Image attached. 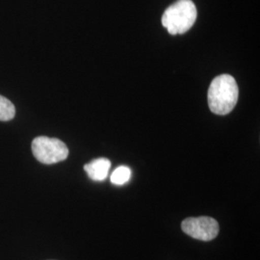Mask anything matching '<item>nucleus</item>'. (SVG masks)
I'll list each match as a JSON object with an SVG mask.
<instances>
[{"instance_id": "obj_1", "label": "nucleus", "mask_w": 260, "mask_h": 260, "mask_svg": "<svg viewBox=\"0 0 260 260\" xmlns=\"http://www.w3.org/2000/svg\"><path fill=\"white\" fill-rule=\"evenodd\" d=\"M239 89L232 75H221L214 78L208 89V106L217 115L233 111L238 102Z\"/></svg>"}, {"instance_id": "obj_2", "label": "nucleus", "mask_w": 260, "mask_h": 260, "mask_svg": "<svg viewBox=\"0 0 260 260\" xmlns=\"http://www.w3.org/2000/svg\"><path fill=\"white\" fill-rule=\"evenodd\" d=\"M197 8L192 0H177L166 9L162 16V24L171 35L184 34L194 25Z\"/></svg>"}, {"instance_id": "obj_3", "label": "nucleus", "mask_w": 260, "mask_h": 260, "mask_svg": "<svg viewBox=\"0 0 260 260\" xmlns=\"http://www.w3.org/2000/svg\"><path fill=\"white\" fill-rule=\"evenodd\" d=\"M32 151L39 162L47 165L64 161L69 156V149L61 140L40 136L32 142Z\"/></svg>"}, {"instance_id": "obj_4", "label": "nucleus", "mask_w": 260, "mask_h": 260, "mask_svg": "<svg viewBox=\"0 0 260 260\" xmlns=\"http://www.w3.org/2000/svg\"><path fill=\"white\" fill-rule=\"evenodd\" d=\"M183 233L201 241H211L219 234V223L208 216L190 217L181 223Z\"/></svg>"}, {"instance_id": "obj_5", "label": "nucleus", "mask_w": 260, "mask_h": 260, "mask_svg": "<svg viewBox=\"0 0 260 260\" xmlns=\"http://www.w3.org/2000/svg\"><path fill=\"white\" fill-rule=\"evenodd\" d=\"M111 162L107 158H98L84 166L88 177L93 181H103L108 177Z\"/></svg>"}, {"instance_id": "obj_6", "label": "nucleus", "mask_w": 260, "mask_h": 260, "mask_svg": "<svg viewBox=\"0 0 260 260\" xmlns=\"http://www.w3.org/2000/svg\"><path fill=\"white\" fill-rule=\"evenodd\" d=\"M131 170L126 166H120L112 173L110 180L115 185H123L129 181Z\"/></svg>"}, {"instance_id": "obj_7", "label": "nucleus", "mask_w": 260, "mask_h": 260, "mask_svg": "<svg viewBox=\"0 0 260 260\" xmlns=\"http://www.w3.org/2000/svg\"><path fill=\"white\" fill-rule=\"evenodd\" d=\"M16 115L14 104L8 99L0 95V121H7L12 120Z\"/></svg>"}]
</instances>
